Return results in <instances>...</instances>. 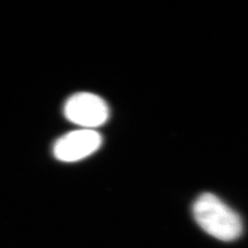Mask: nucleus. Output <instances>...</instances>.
Instances as JSON below:
<instances>
[{"label": "nucleus", "instance_id": "nucleus-1", "mask_svg": "<svg viewBox=\"0 0 248 248\" xmlns=\"http://www.w3.org/2000/svg\"><path fill=\"white\" fill-rule=\"evenodd\" d=\"M192 213L199 226L216 239L232 242L243 233L244 223L239 214L215 194L205 192L199 196Z\"/></svg>", "mask_w": 248, "mask_h": 248}, {"label": "nucleus", "instance_id": "nucleus-2", "mask_svg": "<svg viewBox=\"0 0 248 248\" xmlns=\"http://www.w3.org/2000/svg\"><path fill=\"white\" fill-rule=\"evenodd\" d=\"M65 118L83 129H91L105 124L109 109L103 98L89 92H80L67 99L63 107Z\"/></svg>", "mask_w": 248, "mask_h": 248}, {"label": "nucleus", "instance_id": "nucleus-3", "mask_svg": "<svg viewBox=\"0 0 248 248\" xmlns=\"http://www.w3.org/2000/svg\"><path fill=\"white\" fill-rule=\"evenodd\" d=\"M102 143L101 135L91 129H80L62 135L53 145V155L62 162H77L89 156Z\"/></svg>", "mask_w": 248, "mask_h": 248}]
</instances>
